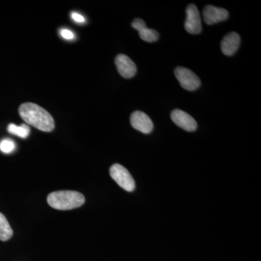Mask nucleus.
Masks as SVG:
<instances>
[{
    "label": "nucleus",
    "mask_w": 261,
    "mask_h": 261,
    "mask_svg": "<svg viewBox=\"0 0 261 261\" xmlns=\"http://www.w3.org/2000/svg\"><path fill=\"white\" fill-rule=\"evenodd\" d=\"M19 114L27 124L44 132H50L55 128L53 116L44 108L32 102L23 103L18 109Z\"/></svg>",
    "instance_id": "1"
},
{
    "label": "nucleus",
    "mask_w": 261,
    "mask_h": 261,
    "mask_svg": "<svg viewBox=\"0 0 261 261\" xmlns=\"http://www.w3.org/2000/svg\"><path fill=\"white\" fill-rule=\"evenodd\" d=\"M85 202L84 196L80 192L63 190L49 194L47 202L53 208L66 211L80 207Z\"/></svg>",
    "instance_id": "2"
},
{
    "label": "nucleus",
    "mask_w": 261,
    "mask_h": 261,
    "mask_svg": "<svg viewBox=\"0 0 261 261\" xmlns=\"http://www.w3.org/2000/svg\"><path fill=\"white\" fill-rule=\"evenodd\" d=\"M111 178L127 192H132L135 189V181L129 171L120 164H114L110 168Z\"/></svg>",
    "instance_id": "3"
},
{
    "label": "nucleus",
    "mask_w": 261,
    "mask_h": 261,
    "mask_svg": "<svg viewBox=\"0 0 261 261\" xmlns=\"http://www.w3.org/2000/svg\"><path fill=\"white\" fill-rule=\"evenodd\" d=\"M174 73L181 87L186 90L195 91L200 87V79L188 68L177 67Z\"/></svg>",
    "instance_id": "4"
},
{
    "label": "nucleus",
    "mask_w": 261,
    "mask_h": 261,
    "mask_svg": "<svg viewBox=\"0 0 261 261\" xmlns=\"http://www.w3.org/2000/svg\"><path fill=\"white\" fill-rule=\"evenodd\" d=\"M187 18L185 22V28L191 34H199L202 32V23L198 9L195 5L191 4L186 10Z\"/></svg>",
    "instance_id": "5"
},
{
    "label": "nucleus",
    "mask_w": 261,
    "mask_h": 261,
    "mask_svg": "<svg viewBox=\"0 0 261 261\" xmlns=\"http://www.w3.org/2000/svg\"><path fill=\"white\" fill-rule=\"evenodd\" d=\"M173 123L187 132H194L197 129V123L188 113L181 110H174L171 114Z\"/></svg>",
    "instance_id": "6"
},
{
    "label": "nucleus",
    "mask_w": 261,
    "mask_h": 261,
    "mask_svg": "<svg viewBox=\"0 0 261 261\" xmlns=\"http://www.w3.org/2000/svg\"><path fill=\"white\" fill-rule=\"evenodd\" d=\"M117 70L122 77L130 79L137 73V65L126 55L120 54L115 59Z\"/></svg>",
    "instance_id": "7"
},
{
    "label": "nucleus",
    "mask_w": 261,
    "mask_h": 261,
    "mask_svg": "<svg viewBox=\"0 0 261 261\" xmlns=\"http://www.w3.org/2000/svg\"><path fill=\"white\" fill-rule=\"evenodd\" d=\"M130 122L132 126L137 129L140 130L142 133H150L153 129V123L152 120L147 114L142 111H135L132 113L130 117Z\"/></svg>",
    "instance_id": "8"
},
{
    "label": "nucleus",
    "mask_w": 261,
    "mask_h": 261,
    "mask_svg": "<svg viewBox=\"0 0 261 261\" xmlns=\"http://www.w3.org/2000/svg\"><path fill=\"white\" fill-rule=\"evenodd\" d=\"M202 15H203L204 21L207 25H213V24L224 21L228 17L227 10L224 8L213 6V5H207L205 7Z\"/></svg>",
    "instance_id": "9"
},
{
    "label": "nucleus",
    "mask_w": 261,
    "mask_h": 261,
    "mask_svg": "<svg viewBox=\"0 0 261 261\" xmlns=\"http://www.w3.org/2000/svg\"><path fill=\"white\" fill-rule=\"evenodd\" d=\"M132 27L138 31L141 39L147 42H154L159 39V34L154 29H148L142 19L136 18L132 23Z\"/></svg>",
    "instance_id": "10"
},
{
    "label": "nucleus",
    "mask_w": 261,
    "mask_h": 261,
    "mask_svg": "<svg viewBox=\"0 0 261 261\" xmlns=\"http://www.w3.org/2000/svg\"><path fill=\"white\" fill-rule=\"evenodd\" d=\"M240 37L236 32L226 34L221 41V51L225 56H231L238 50L240 44Z\"/></svg>",
    "instance_id": "11"
},
{
    "label": "nucleus",
    "mask_w": 261,
    "mask_h": 261,
    "mask_svg": "<svg viewBox=\"0 0 261 261\" xmlns=\"http://www.w3.org/2000/svg\"><path fill=\"white\" fill-rule=\"evenodd\" d=\"M13 231L4 215L0 213V240L7 241L12 238Z\"/></svg>",
    "instance_id": "12"
},
{
    "label": "nucleus",
    "mask_w": 261,
    "mask_h": 261,
    "mask_svg": "<svg viewBox=\"0 0 261 261\" xmlns=\"http://www.w3.org/2000/svg\"><path fill=\"white\" fill-rule=\"evenodd\" d=\"M8 130L11 135L17 136L20 138H27L30 134V128L28 125L21 124L20 126H17L14 123H10L8 126Z\"/></svg>",
    "instance_id": "13"
},
{
    "label": "nucleus",
    "mask_w": 261,
    "mask_h": 261,
    "mask_svg": "<svg viewBox=\"0 0 261 261\" xmlns=\"http://www.w3.org/2000/svg\"><path fill=\"white\" fill-rule=\"evenodd\" d=\"M15 143L10 139H5L0 142V150L5 154H9L13 152L15 149Z\"/></svg>",
    "instance_id": "14"
},
{
    "label": "nucleus",
    "mask_w": 261,
    "mask_h": 261,
    "mask_svg": "<svg viewBox=\"0 0 261 261\" xmlns=\"http://www.w3.org/2000/svg\"><path fill=\"white\" fill-rule=\"evenodd\" d=\"M60 34L65 40H73L75 39V34L68 29H61Z\"/></svg>",
    "instance_id": "15"
},
{
    "label": "nucleus",
    "mask_w": 261,
    "mask_h": 261,
    "mask_svg": "<svg viewBox=\"0 0 261 261\" xmlns=\"http://www.w3.org/2000/svg\"><path fill=\"white\" fill-rule=\"evenodd\" d=\"M70 17L73 19V20L77 23H85L86 19L84 18L83 15L80 14L76 12H72L70 14Z\"/></svg>",
    "instance_id": "16"
}]
</instances>
